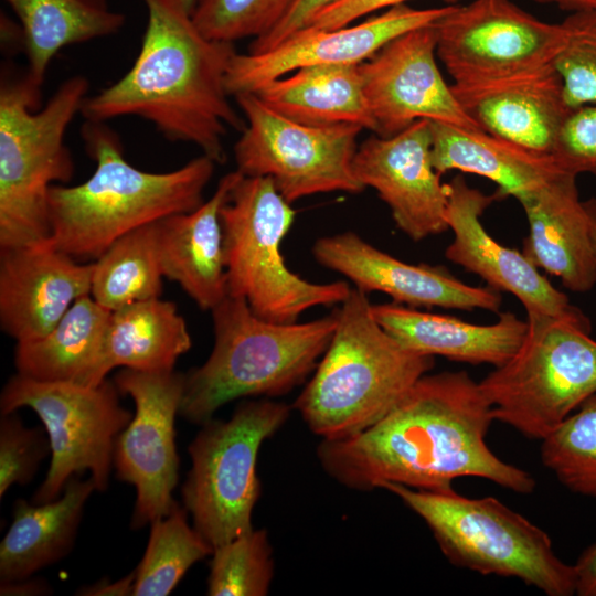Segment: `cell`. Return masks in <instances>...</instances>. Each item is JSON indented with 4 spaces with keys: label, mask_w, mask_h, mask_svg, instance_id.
Returning a JSON list of instances; mask_svg holds the SVG:
<instances>
[{
    "label": "cell",
    "mask_w": 596,
    "mask_h": 596,
    "mask_svg": "<svg viewBox=\"0 0 596 596\" xmlns=\"http://www.w3.org/2000/svg\"><path fill=\"white\" fill-rule=\"evenodd\" d=\"M253 94L276 113L307 126L352 124L376 130L359 64L305 66Z\"/></svg>",
    "instance_id": "83f0119b"
},
{
    "label": "cell",
    "mask_w": 596,
    "mask_h": 596,
    "mask_svg": "<svg viewBox=\"0 0 596 596\" xmlns=\"http://www.w3.org/2000/svg\"><path fill=\"white\" fill-rule=\"evenodd\" d=\"M198 1V0H196Z\"/></svg>",
    "instance_id": "bcb514c9"
},
{
    "label": "cell",
    "mask_w": 596,
    "mask_h": 596,
    "mask_svg": "<svg viewBox=\"0 0 596 596\" xmlns=\"http://www.w3.org/2000/svg\"><path fill=\"white\" fill-rule=\"evenodd\" d=\"M273 574L274 561L267 532L253 528L213 550L206 594L264 596L269 590Z\"/></svg>",
    "instance_id": "836d02e7"
},
{
    "label": "cell",
    "mask_w": 596,
    "mask_h": 596,
    "mask_svg": "<svg viewBox=\"0 0 596 596\" xmlns=\"http://www.w3.org/2000/svg\"><path fill=\"white\" fill-rule=\"evenodd\" d=\"M135 571L118 581L109 582L104 578L93 585L79 588L75 594L81 596H127L132 595Z\"/></svg>",
    "instance_id": "b9f144b4"
},
{
    "label": "cell",
    "mask_w": 596,
    "mask_h": 596,
    "mask_svg": "<svg viewBox=\"0 0 596 596\" xmlns=\"http://www.w3.org/2000/svg\"><path fill=\"white\" fill-rule=\"evenodd\" d=\"M585 203L589 213L592 238H593V245H594V251H595V256H596V200L589 199L585 201Z\"/></svg>",
    "instance_id": "f6af8a7d"
},
{
    "label": "cell",
    "mask_w": 596,
    "mask_h": 596,
    "mask_svg": "<svg viewBox=\"0 0 596 596\" xmlns=\"http://www.w3.org/2000/svg\"><path fill=\"white\" fill-rule=\"evenodd\" d=\"M95 490L91 477L82 480L73 476L53 501L18 499L0 544V582L33 576L64 558L74 546L85 504Z\"/></svg>",
    "instance_id": "484cf974"
},
{
    "label": "cell",
    "mask_w": 596,
    "mask_h": 596,
    "mask_svg": "<svg viewBox=\"0 0 596 596\" xmlns=\"http://www.w3.org/2000/svg\"><path fill=\"white\" fill-rule=\"evenodd\" d=\"M368 294L351 288L337 310L332 339L295 401L309 429L341 440L385 416L434 366V356L403 347L375 320Z\"/></svg>",
    "instance_id": "277c9868"
},
{
    "label": "cell",
    "mask_w": 596,
    "mask_h": 596,
    "mask_svg": "<svg viewBox=\"0 0 596 596\" xmlns=\"http://www.w3.org/2000/svg\"><path fill=\"white\" fill-rule=\"evenodd\" d=\"M212 552L177 502L167 515L150 523L149 541L135 570L132 596L169 595L189 568Z\"/></svg>",
    "instance_id": "1f68e13d"
},
{
    "label": "cell",
    "mask_w": 596,
    "mask_h": 596,
    "mask_svg": "<svg viewBox=\"0 0 596 596\" xmlns=\"http://www.w3.org/2000/svg\"><path fill=\"white\" fill-rule=\"evenodd\" d=\"M110 313L89 295L77 299L47 334L17 343L18 373L38 381L99 385L106 380L102 360Z\"/></svg>",
    "instance_id": "4316f807"
},
{
    "label": "cell",
    "mask_w": 596,
    "mask_h": 596,
    "mask_svg": "<svg viewBox=\"0 0 596 596\" xmlns=\"http://www.w3.org/2000/svg\"><path fill=\"white\" fill-rule=\"evenodd\" d=\"M295 215L268 177L243 175L221 209L227 295L270 322H297L313 307L342 304L351 291L345 281L311 283L287 267L280 247Z\"/></svg>",
    "instance_id": "ba28073f"
},
{
    "label": "cell",
    "mask_w": 596,
    "mask_h": 596,
    "mask_svg": "<svg viewBox=\"0 0 596 596\" xmlns=\"http://www.w3.org/2000/svg\"><path fill=\"white\" fill-rule=\"evenodd\" d=\"M353 171L389 206L397 228L413 241L446 230L447 192L432 161L429 119H418L401 132L372 136L359 147Z\"/></svg>",
    "instance_id": "ac0fdd59"
},
{
    "label": "cell",
    "mask_w": 596,
    "mask_h": 596,
    "mask_svg": "<svg viewBox=\"0 0 596 596\" xmlns=\"http://www.w3.org/2000/svg\"><path fill=\"white\" fill-rule=\"evenodd\" d=\"M434 23L394 38L359 64L376 135L394 136L422 118L479 129L440 74Z\"/></svg>",
    "instance_id": "2e32d148"
},
{
    "label": "cell",
    "mask_w": 596,
    "mask_h": 596,
    "mask_svg": "<svg viewBox=\"0 0 596 596\" xmlns=\"http://www.w3.org/2000/svg\"><path fill=\"white\" fill-rule=\"evenodd\" d=\"M576 593L579 596H596V543L587 547L574 565Z\"/></svg>",
    "instance_id": "60d3db41"
},
{
    "label": "cell",
    "mask_w": 596,
    "mask_h": 596,
    "mask_svg": "<svg viewBox=\"0 0 596 596\" xmlns=\"http://www.w3.org/2000/svg\"><path fill=\"white\" fill-rule=\"evenodd\" d=\"M542 4H555L558 8L575 12L592 10L596 11V0H532Z\"/></svg>",
    "instance_id": "ee69618b"
},
{
    "label": "cell",
    "mask_w": 596,
    "mask_h": 596,
    "mask_svg": "<svg viewBox=\"0 0 596 596\" xmlns=\"http://www.w3.org/2000/svg\"><path fill=\"white\" fill-rule=\"evenodd\" d=\"M541 458L567 489L596 498V393L542 439Z\"/></svg>",
    "instance_id": "d6a6232c"
},
{
    "label": "cell",
    "mask_w": 596,
    "mask_h": 596,
    "mask_svg": "<svg viewBox=\"0 0 596 596\" xmlns=\"http://www.w3.org/2000/svg\"><path fill=\"white\" fill-rule=\"evenodd\" d=\"M15 412L1 414L0 419V498L13 485H28L51 454L47 434L26 427Z\"/></svg>",
    "instance_id": "8d00e7d4"
},
{
    "label": "cell",
    "mask_w": 596,
    "mask_h": 596,
    "mask_svg": "<svg viewBox=\"0 0 596 596\" xmlns=\"http://www.w3.org/2000/svg\"><path fill=\"white\" fill-rule=\"evenodd\" d=\"M114 383L129 395L135 413L114 447L116 477L136 489L131 528L138 530L167 515L177 501L179 480L175 417L180 412L184 374L123 369Z\"/></svg>",
    "instance_id": "5bb4252c"
},
{
    "label": "cell",
    "mask_w": 596,
    "mask_h": 596,
    "mask_svg": "<svg viewBox=\"0 0 596 596\" xmlns=\"http://www.w3.org/2000/svg\"><path fill=\"white\" fill-rule=\"evenodd\" d=\"M82 138L96 162L94 173L49 192L50 242L75 259H96L123 235L204 202L216 163L207 156L173 171L148 172L125 159L120 138L106 121L86 120Z\"/></svg>",
    "instance_id": "3957f363"
},
{
    "label": "cell",
    "mask_w": 596,
    "mask_h": 596,
    "mask_svg": "<svg viewBox=\"0 0 596 596\" xmlns=\"http://www.w3.org/2000/svg\"><path fill=\"white\" fill-rule=\"evenodd\" d=\"M157 222L123 235L93 263L91 295L100 306L113 311L160 297Z\"/></svg>",
    "instance_id": "4dcf8cb0"
},
{
    "label": "cell",
    "mask_w": 596,
    "mask_h": 596,
    "mask_svg": "<svg viewBox=\"0 0 596 596\" xmlns=\"http://www.w3.org/2000/svg\"><path fill=\"white\" fill-rule=\"evenodd\" d=\"M296 0H198L193 20L209 39L234 43L272 30Z\"/></svg>",
    "instance_id": "e575fe53"
},
{
    "label": "cell",
    "mask_w": 596,
    "mask_h": 596,
    "mask_svg": "<svg viewBox=\"0 0 596 596\" xmlns=\"http://www.w3.org/2000/svg\"><path fill=\"white\" fill-rule=\"evenodd\" d=\"M148 12L130 70L81 107L86 120L137 116L167 139L189 142L223 163L227 128L245 123L230 102L226 74L234 43L209 39L193 20L196 0H141Z\"/></svg>",
    "instance_id": "7a4b0ae2"
},
{
    "label": "cell",
    "mask_w": 596,
    "mask_h": 596,
    "mask_svg": "<svg viewBox=\"0 0 596 596\" xmlns=\"http://www.w3.org/2000/svg\"><path fill=\"white\" fill-rule=\"evenodd\" d=\"M432 161L439 174L451 170L477 174L498 185V193L519 202L560 174L549 155H541L480 129L429 120Z\"/></svg>",
    "instance_id": "d4e9b609"
},
{
    "label": "cell",
    "mask_w": 596,
    "mask_h": 596,
    "mask_svg": "<svg viewBox=\"0 0 596 596\" xmlns=\"http://www.w3.org/2000/svg\"><path fill=\"white\" fill-rule=\"evenodd\" d=\"M451 4L415 9L405 3L385 9L368 20L337 29L304 28L273 49L236 53L226 74L230 96L254 93L263 85L309 65L361 64L394 38L433 24Z\"/></svg>",
    "instance_id": "e0dca14e"
},
{
    "label": "cell",
    "mask_w": 596,
    "mask_h": 596,
    "mask_svg": "<svg viewBox=\"0 0 596 596\" xmlns=\"http://www.w3.org/2000/svg\"><path fill=\"white\" fill-rule=\"evenodd\" d=\"M192 345L190 332L177 307L159 298L137 301L110 313L102 369L117 366L141 372H170Z\"/></svg>",
    "instance_id": "f546056e"
},
{
    "label": "cell",
    "mask_w": 596,
    "mask_h": 596,
    "mask_svg": "<svg viewBox=\"0 0 596 596\" xmlns=\"http://www.w3.org/2000/svg\"><path fill=\"white\" fill-rule=\"evenodd\" d=\"M550 157L566 172L596 175V105H584L568 111Z\"/></svg>",
    "instance_id": "74e56055"
},
{
    "label": "cell",
    "mask_w": 596,
    "mask_h": 596,
    "mask_svg": "<svg viewBox=\"0 0 596 596\" xmlns=\"http://www.w3.org/2000/svg\"><path fill=\"white\" fill-rule=\"evenodd\" d=\"M49 582L39 577H26L11 582H0L1 596H39L52 594Z\"/></svg>",
    "instance_id": "7bdbcfd3"
},
{
    "label": "cell",
    "mask_w": 596,
    "mask_h": 596,
    "mask_svg": "<svg viewBox=\"0 0 596 596\" xmlns=\"http://www.w3.org/2000/svg\"><path fill=\"white\" fill-rule=\"evenodd\" d=\"M214 345L207 360L184 374L180 412L203 425L240 397L290 392L317 368L334 333L337 310L304 323H276L227 295L212 310Z\"/></svg>",
    "instance_id": "5b68a950"
},
{
    "label": "cell",
    "mask_w": 596,
    "mask_h": 596,
    "mask_svg": "<svg viewBox=\"0 0 596 596\" xmlns=\"http://www.w3.org/2000/svg\"><path fill=\"white\" fill-rule=\"evenodd\" d=\"M576 177L562 171L519 202L529 224L522 252L539 269L558 277L566 289L586 292L596 284V256Z\"/></svg>",
    "instance_id": "7402d4cb"
},
{
    "label": "cell",
    "mask_w": 596,
    "mask_h": 596,
    "mask_svg": "<svg viewBox=\"0 0 596 596\" xmlns=\"http://www.w3.org/2000/svg\"><path fill=\"white\" fill-rule=\"evenodd\" d=\"M383 488L425 521L455 566L481 575L515 577L549 596L576 593L574 565L557 557L547 533L498 499H471L455 490L435 492L398 483Z\"/></svg>",
    "instance_id": "52a82bcc"
},
{
    "label": "cell",
    "mask_w": 596,
    "mask_h": 596,
    "mask_svg": "<svg viewBox=\"0 0 596 596\" xmlns=\"http://www.w3.org/2000/svg\"><path fill=\"white\" fill-rule=\"evenodd\" d=\"M242 177L238 170L225 174L200 206L157 222L163 276L203 310H212L227 296L221 209Z\"/></svg>",
    "instance_id": "603a6c76"
},
{
    "label": "cell",
    "mask_w": 596,
    "mask_h": 596,
    "mask_svg": "<svg viewBox=\"0 0 596 596\" xmlns=\"http://www.w3.org/2000/svg\"><path fill=\"white\" fill-rule=\"evenodd\" d=\"M492 421V406L469 373L425 374L379 422L355 436L322 440L317 456L331 478L354 490L398 483L445 492L457 478L478 477L531 493L533 477L488 447Z\"/></svg>",
    "instance_id": "6da1fadb"
},
{
    "label": "cell",
    "mask_w": 596,
    "mask_h": 596,
    "mask_svg": "<svg viewBox=\"0 0 596 596\" xmlns=\"http://www.w3.org/2000/svg\"><path fill=\"white\" fill-rule=\"evenodd\" d=\"M20 22L29 83L41 91L64 47L118 33L125 15L107 0H6Z\"/></svg>",
    "instance_id": "f1b7e54d"
},
{
    "label": "cell",
    "mask_w": 596,
    "mask_h": 596,
    "mask_svg": "<svg viewBox=\"0 0 596 596\" xmlns=\"http://www.w3.org/2000/svg\"><path fill=\"white\" fill-rule=\"evenodd\" d=\"M409 0H342L317 13L308 24L316 29H337L372 12L405 3ZM456 4L458 0H445ZM307 28V26H306Z\"/></svg>",
    "instance_id": "ab89813d"
},
{
    "label": "cell",
    "mask_w": 596,
    "mask_h": 596,
    "mask_svg": "<svg viewBox=\"0 0 596 596\" xmlns=\"http://www.w3.org/2000/svg\"><path fill=\"white\" fill-rule=\"evenodd\" d=\"M342 0H296L285 17L268 32L254 39L248 53L268 51L297 31L308 26L321 10Z\"/></svg>",
    "instance_id": "f35d334b"
},
{
    "label": "cell",
    "mask_w": 596,
    "mask_h": 596,
    "mask_svg": "<svg viewBox=\"0 0 596 596\" xmlns=\"http://www.w3.org/2000/svg\"><path fill=\"white\" fill-rule=\"evenodd\" d=\"M93 263L44 243L0 249V322L17 342L47 334L79 298L91 295Z\"/></svg>",
    "instance_id": "ffe728a7"
},
{
    "label": "cell",
    "mask_w": 596,
    "mask_h": 596,
    "mask_svg": "<svg viewBox=\"0 0 596 596\" xmlns=\"http://www.w3.org/2000/svg\"><path fill=\"white\" fill-rule=\"evenodd\" d=\"M434 25L437 57L459 85L551 66L565 41L561 23L539 20L511 0L451 4Z\"/></svg>",
    "instance_id": "4fadbf2b"
},
{
    "label": "cell",
    "mask_w": 596,
    "mask_h": 596,
    "mask_svg": "<svg viewBox=\"0 0 596 596\" xmlns=\"http://www.w3.org/2000/svg\"><path fill=\"white\" fill-rule=\"evenodd\" d=\"M450 87L464 113L480 130L541 155L550 156L571 110L553 65L508 78Z\"/></svg>",
    "instance_id": "44dd1931"
},
{
    "label": "cell",
    "mask_w": 596,
    "mask_h": 596,
    "mask_svg": "<svg viewBox=\"0 0 596 596\" xmlns=\"http://www.w3.org/2000/svg\"><path fill=\"white\" fill-rule=\"evenodd\" d=\"M524 339L479 384L494 421L543 439L596 393V340L568 321L526 318Z\"/></svg>",
    "instance_id": "9c48e42d"
},
{
    "label": "cell",
    "mask_w": 596,
    "mask_h": 596,
    "mask_svg": "<svg viewBox=\"0 0 596 596\" xmlns=\"http://www.w3.org/2000/svg\"><path fill=\"white\" fill-rule=\"evenodd\" d=\"M371 310L377 323L413 352L494 368L513 356L528 329L526 321L510 311L493 323L477 324L396 302L372 305Z\"/></svg>",
    "instance_id": "cb8c5ba5"
},
{
    "label": "cell",
    "mask_w": 596,
    "mask_h": 596,
    "mask_svg": "<svg viewBox=\"0 0 596 596\" xmlns=\"http://www.w3.org/2000/svg\"><path fill=\"white\" fill-rule=\"evenodd\" d=\"M89 83L65 79L38 109L41 91L25 73L9 70L0 82V249L50 241L49 192L67 182L74 162L65 134L81 111Z\"/></svg>",
    "instance_id": "8992f818"
},
{
    "label": "cell",
    "mask_w": 596,
    "mask_h": 596,
    "mask_svg": "<svg viewBox=\"0 0 596 596\" xmlns=\"http://www.w3.org/2000/svg\"><path fill=\"white\" fill-rule=\"evenodd\" d=\"M445 187L446 222L454 233V240L445 251L448 260L478 275L487 286L512 294L523 305L526 318H556L592 332L586 315L572 305L523 252L494 240L481 223L487 207L502 200L498 191L485 194L470 187L461 174L455 175Z\"/></svg>",
    "instance_id": "9a60e30c"
},
{
    "label": "cell",
    "mask_w": 596,
    "mask_h": 596,
    "mask_svg": "<svg viewBox=\"0 0 596 596\" xmlns=\"http://www.w3.org/2000/svg\"><path fill=\"white\" fill-rule=\"evenodd\" d=\"M21 407L36 413L51 444V464L33 502L57 499L67 481L83 471H89L97 491L107 489L116 438L132 417L114 382L87 386L17 373L3 386L0 409L6 414Z\"/></svg>",
    "instance_id": "8fae6325"
},
{
    "label": "cell",
    "mask_w": 596,
    "mask_h": 596,
    "mask_svg": "<svg viewBox=\"0 0 596 596\" xmlns=\"http://www.w3.org/2000/svg\"><path fill=\"white\" fill-rule=\"evenodd\" d=\"M565 41L553 66L567 106L596 105V11L571 12L562 22Z\"/></svg>",
    "instance_id": "d590c367"
},
{
    "label": "cell",
    "mask_w": 596,
    "mask_h": 596,
    "mask_svg": "<svg viewBox=\"0 0 596 596\" xmlns=\"http://www.w3.org/2000/svg\"><path fill=\"white\" fill-rule=\"evenodd\" d=\"M289 415L285 403L245 401L227 421L212 418L201 425L189 445L191 467L181 488L182 504L212 550L253 529L260 496L258 451Z\"/></svg>",
    "instance_id": "30bf717a"
},
{
    "label": "cell",
    "mask_w": 596,
    "mask_h": 596,
    "mask_svg": "<svg viewBox=\"0 0 596 596\" xmlns=\"http://www.w3.org/2000/svg\"><path fill=\"white\" fill-rule=\"evenodd\" d=\"M312 253L317 262L364 292L380 291L412 308L482 309L499 312L501 292L470 286L441 265L408 264L374 247L353 232L323 236Z\"/></svg>",
    "instance_id": "d6986e66"
},
{
    "label": "cell",
    "mask_w": 596,
    "mask_h": 596,
    "mask_svg": "<svg viewBox=\"0 0 596 596\" xmlns=\"http://www.w3.org/2000/svg\"><path fill=\"white\" fill-rule=\"evenodd\" d=\"M235 100L245 116L234 146L236 170L243 175L270 178L290 204L318 193L356 194L365 189L353 171L362 127L307 126L270 109L253 93Z\"/></svg>",
    "instance_id": "7c38bea8"
}]
</instances>
